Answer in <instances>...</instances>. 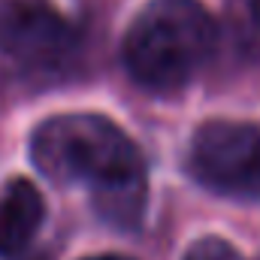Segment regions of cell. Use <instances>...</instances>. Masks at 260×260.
Instances as JSON below:
<instances>
[{"label": "cell", "mask_w": 260, "mask_h": 260, "mask_svg": "<svg viewBox=\"0 0 260 260\" xmlns=\"http://www.w3.org/2000/svg\"><path fill=\"white\" fill-rule=\"evenodd\" d=\"M34 167L58 185H85L94 212L121 230L139 227L148 176L133 136L100 112H64L30 133Z\"/></svg>", "instance_id": "6da1fadb"}, {"label": "cell", "mask_w": 260, "mask_h": 260, "mask_svg": "<svg viewBox=\"0 0 260 260\" xmlns=\"http://www.w3.org/2000/svg\"><path fill=\"white\" fill-rule=\"evenodd\" d=\"M215 49V21L200 0H148L130 21L121 61L145 91L185 88Z\"/></svg>", "instance_id": "7a4b0ae2"}, {"label": "cell", "mask_w": 260, "mask_h": 260, "mask_svg": "<svg viewBox=\"0 0 260 260\" xmlns=\"http://www.w3.org/2000/svg\"><path fill=\"white\" fill-rule=\"evenodd\" d=\"M185 170L212 194L260 203V121H203L188 139Z\"/></svg>", "instance_id": "3957f363"}, {"label": "cell", "mask_w": 260, "mask_h": 260, "mask_svg": "<svg viewBox=\"0 0 260 260\" xmlns=\"http://www.w3.org/2000/svg\"><path fill=\"white\" fill-rule=\"evenodd\" d=\"M76 30L52 0H0V52L18 64L46 67L70 55Z\"/></svg>", "instance_id": "277c9868"}, {"label": "cell", "mask_w": 260, "mask_h": 260, "mask_svg": "<svg viewBox=\"0 0 260 260\" xmlns=\"http://www.w3.org/2000/svg\"><path fill=\"white\" fill-rule=\"evenodd\" d=\"M46 221V200L30 179H9L0 188V257L21 254Z\"/></svg>", "instance_id": "5b68a950"}, {"label": "cell", "mask_w": 260, "mask_h": 260, "mask_svg": "<svg viewBox=\"0 0 260 260\" xmlns=\"http://www.w3.org/2000/svg\"><path fill=\"white\" fill-rule=\"evenodd\" d=\"M182 260H242V254L221 236H203L185 251Z\"/></svg>", "instance_id": "8992f818"}, {"label": "cell", "mask_w": 260, "mask_h": 260, "mask_svg": "<svg viewBox=\"0 0 260 260\" xmlns=\"http://www.w3.org/2000/svg\"><path fill=\"white\" fill-rule=\"evenodd\" d=\"M82 260H136L130 254H115V251H106V254H91V257H82Z\"/></svg>", "instance_id": "52a82bcc"}, {"label": "cell", "mask_w": 260, "mask_h": 260, "mask_svg": "<svg viewBox=\"0 0 260 260\" xmlns=\"http://www.w3.org/2000/svg\"><path fill=\"white\" fill-rule=\"evenodd\" d=\"M251 9H254V18L260 21V0H251Z\"/></svg>", "instance_id": "ba28073f"}, {"label": "cell", "mask_w": 260, "mask_h": 260, "mask_svg": "<svg viewBox=\"0 0 260 260\" xmlns=\"http://www.w3.org/2000/svg\"><path fill=\"white\" fill-rule=\"evenodd\" d=\"M254 260H260V254H257V257H254Z\"/></svg>", "instance_id": "9c48e42d"}]
</instances>
